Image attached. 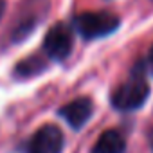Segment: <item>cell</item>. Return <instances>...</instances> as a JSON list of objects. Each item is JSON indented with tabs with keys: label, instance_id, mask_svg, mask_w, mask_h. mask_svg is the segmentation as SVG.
<instances>
[{
	"label": "cell",
	"instance_id": "7",
	"mask_svg": "<svg viewBox=\"0 0 153 153\" xmlns=\"http://www.w3.org/2000/svg\"><path fill=\"white\" fill-rule=\"evenodd\" d=\"M45 61L38 56H31L24 61H20L15 68V76H18V78H31V76H36L40 74L42 70H45Z\"/></svg>",
	"mask_w": 153,
	"mask_h": 153
},
{
	"label": "cell",
	"instance_id": "4",
	"mask_svg": "<svg viewBox=\"0 0 153 153\" xmlns=\"http://www.w3.org/2000/svg\"><path fill=\"white\" fill-rule=\"evenodd\" d=\"M65 137L54 124L42 126L27 144V153H61Z\"/></svg>",
	"mask_w": 153,
	"mask_h": 153
},
{
	"label": "cell",
	"instance_id": "3",
	"mask_svg": "<svg viewBox=\"0 0 153 153\" xmlns=\"http://www.w3.org/2000/svg\"><path fill=\"white\" fill-rule=\"evenodd\" d=\"M72 45H74L72 31L65 24L52 25L43 38L45 54L56 61H63L65 58H68V54L72 52Z\"/></svg>",
	"mask_w": 153,
	"mask_h": 153
},
{
	"label": "cell",
	"instance_id": "9",
	"mask_svg": "<svg viewBox=\"0 0 153 153\" xmlns=\"http://www.w3.org/2000/svg\"><path fill=\"white\" fill-rule=\"evenodd\" d=\"M148 63H149V67H151V70H153V47H151V51H149V56H148Z\"/></svg>",
	"mask_w": 153,
	"mask_h": 153
},
{
	"label": "cell",
	"instance_id": "2",
	"mask_svg": "<svg viewBox=\"0 0 153 153\" xmlns=\"http://www.w3.org/2000/svg\"><path fill=\"white\" fill-rule=\"evenodd\" d=\"M149 96V85L139 74H133L131 78L123 83L112 96V105L117 110H137L140 108Z\"/></svg>",
	"mask_w": 153,
	"mask_h": 153
},
{
	"label": "cell",
	"instance_id": "5",
	"mask_svg": "<svg viewBox=\"0 0 153 153\" xmlns=\"http://www.w3.org/2000/svg\"><path fill=\"white\" fill-rule=\"evenodd\" d=\"M94 112V105L88 97H79V99H74L68 105L59 108V115L74 128V130H79L87 124V121L90 119Z\"/></svg>",
	"mask_w": 153,
	"mask_h": 153
},
{
	"label": "cell",
	"instance_id": "6",
	"mask_svg": "<svg viewBox=\"0 0 153 153\" xmlns=\"http://www.w3.org/2000/svg\"><path fill=\"white\" fill-rule=\"evenodd\" d=\"M126 142L117 130H106L92 148V153H124Z\"/></svg>",
	"mask_w": 153,
	"mask_h": 153
},
{
	"label": "cell",
	"instance_id": "8",
	"mask_svg": "<svg viewBox=\"0 0 153 153\" xmlns=\"http://www.w3.org/2000/svg\"><path fill=\"white\" fill-rule=\"evenodd\" d=\"M4 13H6V0H0V18Z\"/></svg>",
	"mask_w": 153,
	"mask_h": 153
},
{
	"label": "cell",
	"instance_id": "1",
	"mask_svg": "<svg viewBox=\"0 0 153 153\" xmlns=\"http://www.w3.org/2000/svg\"><path fill=\"white\" fill-rule=\"evenodd\" d=\"M74 27L85 40L112 34L119 27V18L108 11H87L74 18Z\"/></svg>",
	"mask_w": 153,
	"mask_h": 153
}]
</instances>
